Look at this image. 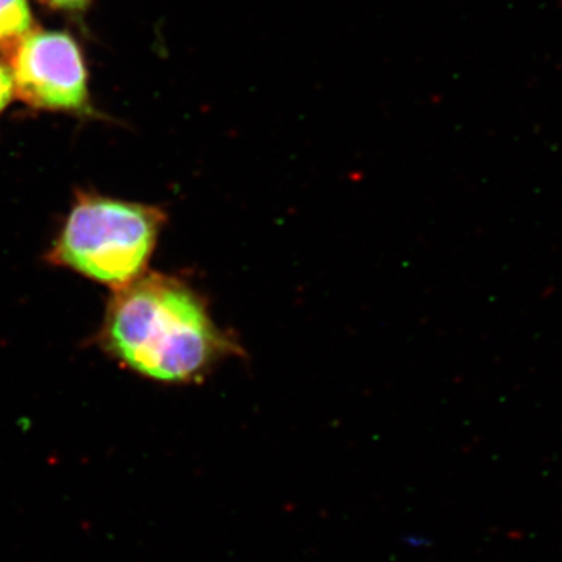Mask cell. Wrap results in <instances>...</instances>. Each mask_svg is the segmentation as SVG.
<instances>
[{
  "instance_id": "cell-1",
  "label": "cell",
  "mask_w": 562,
  "mask_h": 562,
  "mask_svg": "<svg viewBox=\"0 0 562 562\" xmlns=\"http://www.w3.org/2000/svg\"><path fill=\"white\" fill-rule=\"evenodd\" d=\"M98 341L128 371L168 384L201 382L239 350L198 291L157 272L113 291Z\"/></svg>"
},
{
  "instance_id": "cell-2",
  "label": "cell",
  "mask_w": 562,
  "mask_h": 562,
  "mask_svg": "<svg viewBox=\"0 0 562 562\" xmlns=\"http://www.w3.org/2000/svg\"><path fill=\"white\" fill-rule=\"evenodd\" d=\"M165 222L158 206L77 191L44 260L116 291L147 272Z\"/></svg>"
},
{
  "instance_id": "cell-3",
  "label": "cell",
  "mask_w": 562,
  "mask_h": 562,
  "mask_svg": "<svg viewBox=\"0 0 562 562\" xmlns=\"http://www.w3.org/2000/svg\"><path fill=\"white\" fill-rule=\"evenodd\" d=\"M14 94L32 109L92 116L83 50L66 31L33 29L10 52Z\"/></svg>"
},
{
  "instance_id": "cell-4",
  "label": "cell",
  "mask_w": 562,
  "mask_h": 562,
  "mask_svg": "<svg viewBox=\"0 0 562 562\" xmlns=\"http://www.w3.org/2000/svg\"><path fill=\"white\" fill-rule=\"evenodd\" d=\"M33 29L29 0H0V50H13Z\"/></svg>"
},
{
  "instance_id": "cell-5",
  "label": "cell",
  "mask_w": 562,
  "mask_h": 562,
  "mask_svg": "<svg viewBox=\"0 0 562 562\" xmlns=\"http://www.w3.org/2000/svg\"><path fill=\"white\" fill-rule=\"evenodd\" d=\"M14 81L9 61L0 60V114L3 113L14 99Z\"/></svg>"
},
{
  "instance_id": "cell-6",
  "label": "cell",
  "mask_w": 562,
  "mask_h": 562,
  "mask_svg": "<svg viewBox=\"0 0 562 562\" xmlns=\"http://www.w3.org/2000/svg\"><path fill=\"white\" fill-rule=\"evenodd\" d=\"M41 2L70 16H81L90 9L92 0H41Z\"/></svg>"
}]
</instances>
